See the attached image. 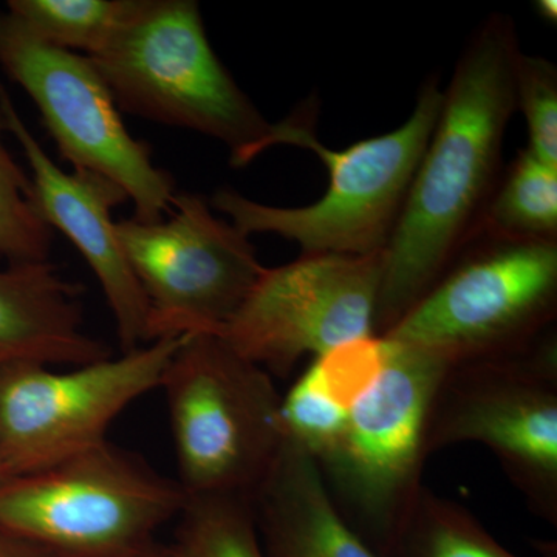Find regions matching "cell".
<instances>
[{"label": "cell", "mask_w": 557, "mask_h": 557, "mask_svg": "<svg viewBox=\"0 0 557 557\" xmlns=\"http://www.w3.org/2000/svg\"><path fill=\"white\" fill-rule=\"evenodd\" d=\"M443 90L424 81L416 108L398 129L362 139L344 150L325 148L314 134V106L274 124L269 149L298 146L317 153L330 175L329 189L314 203L278 208L259 203L231 188L218 189L212 209L228 215L242 233L276 234L296 242L304 256H368L384 251L429 138L434 132Z\"/></svg>", "instance_id": "cell-2"}, {"label": "cell", "mask_w": 557, "mask_h": 557, "mask_svg": "<svg viewBox=\"0 0 557 557\" xmlns=\"http://www.w3.org/2000/svg\"><path fill=\"white\" fill-rule=\"evenodd\" d=\"M139 0H10L7 11L57 49L100 53L131 20Z\"/></svg>", "instance_id": "cell-18"}, {"label": "cell", "mask_w": 557, "mask_h": 557, "mask_svg": "<svg viewBox=\"0 0 557 557\" xmlns=\"http://www.w3.org/2000/svg\"><path fill=\"white\" fill-rule=\"evenodd\" d=\"M475 236L557 242V166L520 150L500 174Z\"/></svg>", "instance_id": "cell-16"}, {"label": "cell", "mask_w": 557, "mask_h": 557, "mask_svg": "<svg viewBox=\"0 0 557 557\" xmlns=\"http://www.w3.org/2000/svg\"><path fill=\"white\" fill-rule=\"evenodd\" d=\"M348 410L336 405L319 379L317 366L309 369L282 397L281 420L285 438L318 460L332 448L346 426Z\"/></svg>", "instance_id": "cell-21"}, {"label": "cell", "mask_w": 557, "mask_h": 557, "mask_svg": "<svg viewBox=\"0 0 557 557\" xmlns=\"http://www.w3.org/2000/svg\"><path fill=\"white\" fill-rule=\"evenodd\" d=\"M557 242L475 236L381 338L450 368L522 350L556 329Z\"/></svg>", "instance_id": "cell-7"}, {"label": "cell", "mask_w": 557, "mask_h": 557, "mask_svg": "<svg viewBox=\"0 0 557 557\" xmlns=\"http://www.w3.org/2000/svg\"><path fill=\"white\" fill-rule=\"evenodd\" d=\"M161 557H265L248 498H186Z\"/></svg>", "instance_id": "cell-19"}, {"label": "cell", "mask_w": 557, "mask_h": 557, "mask_svg": "<svg viewBox=\"0 0 557 557\" xmlns=\"http://www.w3.org/2000/svg\"><path fill=\"white\" fill-rule=\"evenodd\" d=\"M515 21L491 14L443 90L434 132L384 249L375 336L423 298L474 236L502 174L505 132L516 110Z\"/></svg>", "instance_id": "cell-1"}, {"label": "cell", "mask_w": 557, "mask_h": 557, "mask_svg": "<svg viewBox=\"0 0 557 557\" xmlns=\"http://www.w3.org/2000/svg\"><path fill=\"white\" fill-rule=\"evenodd\" d=\"M7 475L5 471H3V465H2V458H0V485H2L3 482H5Z\"/></svg>", "instance_id": "cell-27"}, {"label": "cell", "mask_w": 557, "mask_h": 557, "mask_svg": "<svg viewBox=\"0 0 557 557\" xmlns=\"http://www.w3.org/2000/svg\"><path fill=\"white\" fill-rule=\"evenodd\" d=\"M160 388L186 498H251L284 445L281 401L265 369L211 333L183 336Z\"/></svg>", "instance_id": "cell-4"}, {"label": "cell", "mask_w": 557, "mask_h": 557, "mask_svg": "<svg viewBox=\"0 0 557 557\" xmlns=\"http://www.w3.org/2000/svg\"><path fill=\"white\" fill-rule=\"evenodd\" d=\"M0 67L27 91L73 170L116 183L134 203L138 222L170 214L174 178L156 166L148 143L132 137L89 58L49 46L5 10L0 11Z\"/></svg>", "instance_id": "cell-9"}, {"label": "cell", "mask_w": 557, "mask_h": 557, "mask_svg": "<svg viewBox=\"0 0 557 557\" xmlns=\"http://www.w3.org/2000/svg\"><path fill=\"white\" fill-rule=\"evenodd\" d=\"M186 496L141 458L104 442L0 485V527L57 557H143Z\"/></svg>", "instance_id": "cell-6"}, {"label": "cell", "mask_w": 557, "mask_h": 557, "mask_svg": "<svg viewBox=\"0 0 557 557\" xmlns=\"http://www.w3.org/2000/svg\"><path fill=\"white\" fill-rule=\"evenodd\" d=\"M479 443L497 458L536 518L557 527V338L453 366L432 399L428 457Z\"/></svg>", "instance_id": "cell-8"}, {"label": "cell", "mask_w": 557, "mask_h": 557, "mask_svg": "<svg viewBox=\"0 0 557 557\" xmlns=\"http://www.w3.org/2000/svg\"><path fill=\"white\" fill-rule=\"evenodd\" d=\"M83 293L50 259L0 269V368H79L112 357L108 344L84 329Z\"/></svg>", "instance_id": "cell-14"}, {"label": "cell", "mask_w": 557, "mask_h": 557, "mask_svg": "<svg viewBox=\"0 0 557 557\" xmlns=\"http://www.w3.org/2000/svg\"><path fill=\"white\" fill-rule=\"evenodd\" d=\"M383 339L379 379L351 405L332 448L314 461L339 515L384 557L423 486L429 412L450 366Z\"/></svg>", "instance_id": "cell-5"}, {"label": "cell", "mask_w": 557, "mask_h": 557, "mask_svg": "<svg viewBox=\"0 0 557 557\" xmlns=\"http://www.w3.org/2000/svg\"><path fill=\"white\" fill-rule=\"evenodd\" d=\"M5 120L0 113V260L7 263L49 260L53 230L36 207L32 178L7 146Z\"/></svg>", "instance_id": "cell-20"}, {"label": "cell", "mask_w": 557, "mask_h": 557, "mask_svg": "<svg viewBox=\"0 0 557 557\" xmlns=\"http://www.w3.org/2000/svg\"><path fill=\"white\" fill-rule=\"evenodd\" d=\"M384 361L386 343L381 336L348 341L313 359L330 398L346 409L375 383Z\"/></svg>", "instance_id": "cell-23"}, {"label": "cell", "mask_w": 557, "mask_h": 557, "mask_svg": "<svg viewBox=\"0 0 557 557\" xmlns=\"http://www.w3.org/2000/svg\"><path fill=\"white\" fill-rule=\"evenodd\" d=\"M249 505L265 557H383L339 515L314 458L287 438Z\"/></svg>", "instance_id": "cell-15"}, {"label": "cell", "mask_w": 557, "mask_h": 557, "mask_svg": "<svg viewBox=\"0 0 557 557\" xmlns=\"http://www.w3.org/2000/svg\"><path fill=\"white\" fill-rule=\"evenodd\" d=\"M516 110L527 121L528 150L557 166V69L542 57L520 53L516 64Z\"/></svg>", "instance_id": "cell-22"}, {"label": "cell", "mask_w": 557, "mask_h": 557, "mask_svg": "<svg viewBox=\"0 0 557 557\" xmlns=\"http://www.w3.org/2000/svg\"><path fill=\"white\" fill-rule=\"evenodd\" d=\"M536 10H537L539 16H541L542 20L553 22V24H556V21H557V2H556V0H539V2H536Z\"/></svg>", "instance_id": "cell-25"}, {"label": "cell", "mask_w": 557, "mask_h": 557, "mask_svg": "<svg viewBox=\"0 0 557 557\" xmlns=\"http://www.w3.org/2000/svg\"><path fill=\"white\" fill-rule=\"evenodd\" d=\"M0 557H57L35 542L0 527Z\"/></svg>", "instance_id": "cell-24"}, {"label": "cell", "mask_w": 557, "mask_h": 557, "mask_svg": "<svg viewBox=\"0 0 557 557\" xmlns=\"http://www.w3.org/2000/svg\"><path fill=\"white\" fill-rule=\"evenodd\" d=\"M384 557H519L450 498L421 486Z\"/></svg>", "instance_id": "cell-17"}, {"label": "cell", "mask_w": 557, "mask_h": 557, "mask_svg": "<svg viewBox=\"0 0 557 557\" xmlns=\"http://www.w3.org/2000/svg\"><path fill=\"white\" fill-rule=\"evenodd\" d=\"M170 219L115 222L116 240L148 302V344L218 335L240 309L265 267L255 245L207 197L175 193Z\"/></svg>", "instance_id": "cell-10"}, {"label": "cell", "mask_w": 557, "mask_h": 557, "mask_svg": "<svg viewBox=\"0 0 557 557\" xmlns=\"http://www.w3.org/2000/svg\"><path fill=\"white\" fill-rule=\"evenodd\" d=\"M0 113L30 164L36 207L51 230H60L78 248L100 282L123 354L148 346V302L124 258L112 211L129 197L112 180L94 172L58 168L25 126L0 81Z\"/></svg>", "instance_id": "cell-13"}, {"label": "cell", "mask_w": 557, "mask_h": 557, "mask_svg": "<svg viewBox=\"0 0 557 557\" xmlns=\"http://www.w3.org/2000/svg\"><path fill=\"white\" fill-rule=\"evenodd\" d=\"M384 251L368 256L300 255L263 269L218 336L267 372L287 376L300 359L375 336Z\"/></svg>", "instance_id": "cell-12"}, {"label": "cell", "mask_w": 557, "mask_h": 557, "mask_svg": "<svg viewBox=\"0 0 557 557\" xmlns=\"http://www.w3.org/2000/svg\"><path fill=\"white\" fill-rule=\"evenodd\" d=\"M87 58L120 110L218 139L233 166L269 149L274 124L220 62L194 0H139L108 46Z\"/></svg>", "instance_id": "cell-3"}, {"label": "cell", "mask_w": 557, "mask_h": 557, "mask_svg": "<svg viewBox=\"0 0 557 557\" xmlns=\"http://www.w3.org/2000/svg\"><path fill=\"white\" fill-rule=\"evenodd\" d=\"M180 339H159L65 372L36 362L0 368V458L7 480L108 442L115 418L160 388Z\"/></svg>", "instance_id": "cell-11"}, {"label": "cell", "mask_w": 557, "mask_h": 557, "mask_svg": "<svg viewBox=\"0 0 557 557\" xmlns=\"http://www.w3.org/2000/svg\"><path fill=\"white\" fill-rule=\"evenodd\" d=\"M143 557H161L160 545H156L149 553H146Z\"/></svg>", "instance_id": "cell-26"}]
</instances>
